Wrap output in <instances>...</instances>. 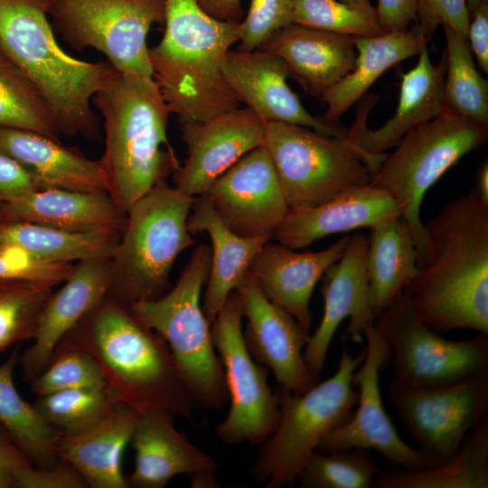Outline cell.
<instances>
[{
  "label": "cell",
  "instance_id": "obj_1",
  "mask_svg": "<svg viewBox=\"0 0 488 488\" xmlns=\"http://www.w3.org/2000/svg\"><path fill=\"white\" fill-rule=\"evenodd\" d=\"M424 228L428 255L405 288L415 313L437 333H488V202L474 189Z\"/></svg>",
  "mask_w": 488,
  "mask_h": 488
},
{
  "label": "cell",
  "instance_id": "obj_2",
  "mask_svg": "<svg viewBox=\"0 0 488 488\" xmlns=\"http://www.w3.org/2000/svg\"><path fill=\"white\" fill-rule=\"evenodd\" d=\"M58 345L92 355L100 366L105 389L119 404L139 414L157 410L190 418L197 407L164 339L108 296Z\"/></svg>",
  "mask_w": 488,
  "mask_h": 488
},
{
  "label": "cell",
  "instance_id": "obj_3",
  "mask_svg": "<svg viewBox=\"0 0 488 488\" xmlns=\"http://www.w3.org/2000/svg\"><path fill=\"white\" fill-rule=\"evenodd\" d=\"M104 121L99 162L108 192L127 213L180 166L167 137L169 109L151 76L114 68L92 98Z\"/></svg>",
  "mask_w": 488,
  "mask_h": 488
},
{
  "label": "cell",
  "instance_id": "obj_4",
  "mask_svg": "<svg viewBox=\"0 0 488 488\" xmlns=\"http://www.w3.org/2000/svg\"><path fill=\"white\" fill-rule=\"evenodd\" d=\"M240 23L214 19L194 0L166 1L164 35L148 57L152 78L180 121H203L239 108L222 67L239 41Z\"/></svg>",
  "mask_w": 488,
  "mask_h": 488
},
{
  "label": "cell",
  "instance_id": "obj_5",
  "mask_svg": "<svg viewBox=\"0 0 488 488\" xmlns=\"http://www.w3.org/2000/svg\"><path fill=\"white\" fill-rule=\"evenodd\" d=\"M47 11L48 0H0V48L37 87L61 135L100 141L91 102L113 67L64 52Z\"/></svg>",
  "mask_w": 488,
  "mask_h": 488
},
{
  "label": "cell",
  "instance_id": "obj_6",
  "mask_svg": "<svg viewBox=\"0 0 488 488\" xmlns=\"http://www.w3.org/2000/svg\"><path fill=\"white\" fill-rule=\"evenodd\" d=\"M193 200L164 182L130 207L111 258L108 296L128 307L156 299L172 287L174 261L196 243L187 227Z\"/></svg>",
  "mask_w": 488,
  "mask_h": 488
},
{
  "label": "cell",
  "instance_id": "obj_7",
  "mask_svg": "<svg viewBox=\"0 0 488 488\" xmlns=\"http://www.w3.org/2000/svg\"><path fill=\"white\" fill-rule=\"evenodd\" d=\"M211 247L198 245L175 285L162 296L128 306L142 324L167 343L197 407L220 409L229 402L223 367L213 344L201 293L211 266Z\"/></svg>",
  "mask_w": 488,
  "mask_h": 488
},
{
  "label": "cell",
  "instance_id": "obj_8",
  "mask_svg": "<svg viewBox=\"0 0 488 488\" xmlns=\"http://www.w3.org/2000/svg\"><path fill=\"white\" fill-rule=\"evenodd\" d=\"M365 356L343 349L336 371L301 394L278 389L279 415L251 467L255 480L267 488L292 484L321 442L352 415L358 401L352 377Z\"/></svg>",
  "mask_w": 488,
  "mask_h": 488
},
{
  "label": "cell",
  "instance_id": "obj_9",
  "mask_svg": "<svg viewBox=\"0 0 488 488\" xmlns=\"http://www.w3.org/2000/svg\"><path fill=\"white\" fill-rule=\"evenodd\" d=\"M487 139L488 126L442 112L408 133L371 174L370 184L387 192L400 207L416 244L418 267L428 255L420 215L425 194L447 170Z\"/></svg>",
  "mask_w": 488,
  "mask_h": 488
},
{
  "label": "cell",
  "instance_id": "obj_10",
  "mask_svg": "<svg viewBox=\"0 0 488 488\" xmlns=\"http://www.w3.org/2000/svg\"><path fill=\"white\" fill-rule=\"evenodd\" d=\"M262 145L290 209L310 208L370 184L374 168L346 137L284 122H267Z\"/></svg>",
  "mask_w": 488,
  "mask_h": 488
},
{
  "label": "cell",
  "instance_id": "obj_11",
  "mask_svg": "<svg viewBox=\"0 0 488 488\" xmlns=\"http://www.w3.org/2000/svg\"><path fill=\"white\" fill-rule=\"evenodd\" d=\"M167 0H48V15L73 49L92 48L124 74L152 77L146 39Z\"/></svg>",
  "mask_w": 488,
  "mask_h": 488
},
{
  "label": "cell",
  "instance_id": "obj_12",
  "mask_svg": "<svg viewBox=\"0 0 488 488\" xmlns=\"http://www.w3.org/2000/svg\"><path fill=\"white\" fill-rule=\"evenodd\" d=\"M390 348L391 381L435 388L465 379L488 367V333L448 340L415 313L406 290L374 322Z\"/></svg>",
  "mask_w": 488,
  "mask_h": 488
},
{
  "label": "cell",
  "instance_id": "obj_13",
  "mask_svg": "<svg viewBox=\"0 0 488 488\" xmlns=\"http://www.w3.org/2000/svg\"><path fill=\"white\" fill-rule=\"evenodd\" d=\"M243 318L240 299L233 291L211 324L230 402L228 414L217 425L215 434L226 445H261L277 427L279 399L268 384L267 369L246 347Z\"/></svg>",
  "mask_w": 488,
  "mask_h": 488
},
{
  "label": "cell",
  "instance_id": "obj_14",
  "mask_svg": "<svg viewBox=\"0 0 488 488\" xmlns=\"http://www.w3.org/2000/svg\"><path fill=\"white\" fill-rule=\"evenodd\" d=\"M388 400L427 468L452 457L488 412V367L459 381L417 388L390 381Z\"/></svg>",
  "mask_w": 488,
  "mask_h": 488
},
{
  "label": "cell",
  "instance_id": "obj_15",
  "mask_svg": "<svg viewBox=\"0 0 488 488\" xmlns=\"http://www.w3.org/2000/svg\"><path fill=\"white\" fill-rule=\"evenodd\" d=\"M365 356L354 371L352 382L357 387L358 401L352 417L333 430L317 451L333 452L353 448L375 450L386 461L404 470L427 468L418 449L399 436L388 415L381 398L380 372L390 361V348L374 325L364 330Z\"/></svg>",
  "mask_w": 488,
  "mask_h": 488
},
{
  "label": "cell",
  "instance_id": "obj_16",
  "mask_svg": "<svg viewBox=\"0 0 488 488\" xmlns=\"http://www.w3.org/2000/svg\"><path fill=\"white\" fill-rule=\"evenodd\" d=\"M203 195L221 221L245 238L272 239L290 209L273 161L263 145L243 155Z\"/></svg>",
  "mask_w": 488,
  "mask_h": 488
},
{
  "label": "cell",
  "instance_id": "obj_17",
  "mask_svg": "<svg viewBox=\"0 0 488 488\" xmlns=\"http://www.w3.org/2000/svg\"><path fill=\"white\" fill-rule=\"evenodd\" d=\"M266 123L249 108H237L203 121H180L186 158L173 174L174 187L196 197L238 160L262 145Z\"/></svg>",
  "mask_w": 488,
  "mask_h": 488
},
{
  "label": "cell",
  "instance_id": "obj_18",
  "mask_svg": "<svg viewBox=\"0 0 488 488\" xmlns=\"http://www.w3.org/2000/svg\"><path fill=\"white\" fill-rule=\"evenodd\" d=\"M235 291L247 319L243 338L251 357L272 371L279 389L301 394L316 384L303 357L310 332L268 300L248 274Z\"/></svg>",
  "mask_w": 488,
  "mask_h": 488
},
{
  "label": "cell",
  "instance_id": "obj_19",
  "mask_svg": "<svg viewBox=\"0 0 488 488\" xmlns=\"http://www.w3.org/2000/svg\"><path fill=\"white\" fill-rule=\"evenodd\" d=\"M368 244L369 235L365 233L351 236L340 259L321 278L323 316L303 352L305 362L317 380L331 342L342 322L349 318L346 333L357 343L364 341L365 328L375 322L366 273Z\"/></svg>",
  "mask_w": 488,
  "mask_h": 488
},
{
  "label": "cell",
  "instance_id": "obj_20",
  "mask_svg": "<svg viewBox=\"0 0 488 488\" xmlns=\"http://www.w3.org/2000/svg\"><path fill=\"white\" fill-rule=\"evenodd\" d=\"M446 70V51L435 65L427 48L424 49L418 54L417 64L401 76L394 115L375 130L367 127V118L378 97L371 94L362 100L346 138L370 159L375 170L387 150L394 148L408 133L443 112Z\"/></svg>",
  "mask_w": 488,
  "mask_h": 488
},
{
  "label": "cell",
  "instance_id": "obj_21",
  "mask_svg": "<svg viewBox=\"0 0 488 488\" xmlns=\"http://www.w3.org/2000/svg\"><path fill=\"white\" fill-rule=\"evenodd\" d=\"M224 77L238 97L256 116L267 122L304 126L324 135L346 137L348 127L313 116L287 83L284 61L264 50H230L222 67Z\"/></svg>",
  "mask_w": 488,
  "mask_h": 488
},
{
  "label": "cell",
  "instance_id": "obj_22",
  "mask_svg": "<svg viewBox=\"0 0 488 488\" xmlns=\"http://www.w3.org/2000/svg\"><path fill=\"white\" fill-rule=\"evenodd\" d=\"M110 276L111 258L80 260L61 288L52 291L38 318L33 343L19 354L25 380L46 367L61 340L108 296Z\"/></svg>",
  "mask_w": 488,
  "mask_h": 488
},
{
  "label": "cell",
  "instance_id": "obj_23",
  "mask_svg": "<svg viewBox=\"0 0 488 488\" xmlns=\"http://www.w3.org/2000/svg\"><path fill=\"white\" fill-rule=\"evenodd\" d=\"M349 239L350 236H343L324 249L309 252H298L270 239L258 250L247 274L268 300L310 332L313 291L326 270L340 259Z\"/></svg>",
  "mask_w": 488,
  "mask_h": 488
},
{
  "label": "cell",
  "instance_id": "obj_24",
  "mask_svg": "<svg viewBox=\"0 0 488 488\" xmlns=\"http://www.w3.org/2000/svg\"><path fill=\"white\" fill-rule=\"evenodd\" d=\"M400 216V207L387 192L368 184L314 207L289 209L272 239L301 249L329 235L372 229Z\"/></svg>",
  "mask_w": 488,
  "mask_h": 488
},
{
  "label": "cell",
  "instance_id": "obj_25",
  "mask_svg": "<svg viewBox=\"0 0 488 488\" xmlns=\"http://www.w3.org/2000/svg\"><path fill=\"white\" fill-rule=\"evenodd\" d=\"M0 220L32 222L72 233L122 236L127 213L107 191L46 189L0 204Z\"/></svg>",
  "mask_w": 488,
  "mask_h": 488
},
{
  "label": "cell",
  "instance_id": "obj_26",
  "mask_svg": "<svg viewBox=\"0 0 488 488\" xmlns=\"http://www.w3.org/2000/svg\"><path fill=\"white\" fill-rule=\"evenodd\" d=\"M174 418L157 410L139 415L130 440L135 467L127 477L128 487L164 488L178 474L218 469L215 458L175 428Z\"/></svg>",
  "mask_w": 488,
  "mask_h": 488
},
{
  "label": "cell",
  "instance_id": "obj_27",
  "mask_svg": "<svg viewBox=\"0 0 488 488\" xmlns=\"http://www.w3.org/2000/svg\"><path fill=\"white\" fill-rule=\"evenodd\" d=\"M354 38L293 23L272 35L260 50L280 58L290 77L320 99L353 69Z\"/></svg>",
  "mask_w": 488,
  "mask_h": 488
},
{
  "label": "cell",
  "instance_id": "obj_28",
  "mask_svg": "<svg viewBox=\"0 0 488 488\" xmlns=\"http://www.w3.org/2000/svg\"><path fill=\"white\" fill-rule=\"evenodd\" d=\"M0 151L30 173L39 190L108 192L107 175L99 160H91L59 140L25 129L0 127Z\"/></svg>",
  "mask_w": 488,
  "mask_h": 488
},
{
  "label": "cell",
  "instance_id": "obj_29",
  "mask_svg": "<svg viewBox=\"0 0 488 488\" xmlns=\"http://www.w3.org/2000/svg\"><path fill=\"white\" fill-rule=\"evenodd\" d=\"M134 408L119 404L89 429L61 434L60 460L69 463L92 488H127L122 456L139 418Z\"/></svg>",
  "mask_w": 488,
  "mask_h": 488
},
{
  "label": "cell",
  "instance_id": "obj_30",
  "mask_svg": "<svg viewBox=\"0 0 488 488\" xmlns=\"http://www.w3.org/2000/svg\"><path fill=\"white\" fill-rule=\"evenodd\" d=\"M187 227L192 235L207 233L211 244L202 303L203 313L211 325L230 295L247 275L258 250L271 239L237 235L221 221L205 195L194 197Z\"/></svg>",
  "mask_w": 488,
  "mask_h": 488
},
{
  "label": "cell",
  "instance_id": "obj_31",
  "mask_svg": "<svg viewBox=\"0 0 488 488\" xmlns=\"http://www.w3.org/2000/svg\"><path fill=\"white\" fill-rule=\"evenodd\" d=\"M428 39L418 25L405 31L355 37L357 54L353 69L320 98L326 104L324 117L339 122L386 70L427 48Z\"/></svg>",
  "mask_w": 488,
  "mask_h": 488
},
{
  "label": "cell",
  "instance_id": "obj_32",
  "mask_svg": "<svg viewBox=\"0 0 488 488\" xmlns=\"http://www.w3.org/2000/svg\"><path fill=\"white\" fill-rule=\"evenodd\" d=\"M370 230L366 273L369 300L376 319L414 279L418 256L403 216Z\"/></svg>",
  "mask_w": 488,
  "mask_h": 488
},
{
  "label": "cell",
  "instance_id": "obj_33",
  "mask_svg": "<svg viewBox=\"0 0 488 488\" xmlns=\"http://www.w3.org/2000/svg\"><path fill=\"white\" fill-rule=\"evenodd\" d=\"M372 487L487 488L488 418L468 433L460 448L447 461L417 471L381 470Z\"/></svg>",
  "mask_w": 488,
  "mask_h": 488
},
{
  "label": "cell",
  "instance_id": "obj_34",
  "mask_svg": "<svg viewBox=\"0 0 488 488\" xmlns=\"http://www.w3.org/2000/svg\"><path fill=\"white\" fill-rule=\"evenodd\" d=\"M19 348L0 363V423L10 440L38 468H52L60 461L61 432L48 423L34 405L25 401L14 383Z\"/></svg>",
  "mask_w": 488,
  "mask_h": 488
},
{
  "label": "cell",
  "instance_id": "obj_35",
  "mask_svg": "<svg viewBox=\"0 0 488 488\" xmlns=\"http://www.w3.org/2000/svg\"><path fill=\"white\" fill-rule=\"evenodd\" d=\"M120 238L104 233H72L32 222L0 220V249H18L48 262L111 258Z\"/></svg>",
  "mask_w": 488,
  "mask_h": 488
},
{
  "label": "cell",
  "instance_id": "obj_36",
  "mask_svg": "<svg viewBox=\"0 0 488 488\" xmlns=\"http://www.w3.org/2000/svg\"><path fill=\"white\" fill-rule=\"evenodd\" d=\"M442 27L446 43L443 112L488 126L487 79L477 70L467 39Z\"/></svg>",
  "mask_w": 488,
  "mask_h": 488
},
{
  "label": "cell",
  "instance_id": "obj_37",
  "mask_svg": "<svg viewBox=\"0 0 488 488\" xmlns=\"http://www.w3.org/2000/svg\"><path fill=\"white\" fill-rule=\"evenodd\" d=\"M0 127L25 129L55 140L61 135L37 87L1 48Z\"/></svg>",
  "mask_w": 488,
  "mask_h": 488
},
{
  "label": "cell",
  "instance_id": "obj_38",
  "mask_svg": "<svg viewBox=\"0 0 488 488\" xmlns=\"http://www.w3.org/2000/svg\"><path fill=\"white\" fill-rule=\"evenodd\" d=\"M33 405L61 433L73 434L95 426L119 403L105 388H80L39 396Z\"/></svg>",
  "mask_w": 488,
  "mask_h": 488
},
{
  "label": "cell",
  "instance_id": "obj_39",
  "mask_svg": "<svg viewBox=\"0 0 488 488\" xmlns=\"http://www.w3.org/2000/svg\"><path fill=\"white\" fill-rule=\"evenodd\" d=\"M53 287L32 280H0V352L33 338L38 318Z\"/></svg>",
  "mask_w": 488,
  "mask_h": 488
},
{
  "label": "cell",
  "instance_id": "obj_40",
  "mask_svg": "<svg viewBox=\"0 0 488 488\" xmlns=\"http://www.w3.org/2000/svg\"><path fill=\"white\" fill-rule=\"evenodd\" d=\"M380 471L368 450L314 451L296 480L302 488H371Z\"/></svg>",
  "mask_w": 488,
  "mask_h": 488
},
{
  "label": "cell",
  "instance_id": "obj_41",
  "mask_svg": "<svg viewBox=\"0 0 488 488\" xmlns=\"http://www.w3.org/2000/svg\"><path fill=\"white\" fill-rule=\"evenodd\" d=\"M293 23L352 37L383 33L376 15L340 0H292Z\"/></svg>",
  "mask_w": 488,
  "mask_h": 488
},
{
  "label": "cell",
  "instance_id": "obj_42",
  "mask_svg": "<svg viewBox=\"0 0 488 488\" xmlns=\"http://www.w3.org/2000/svg\"><path fill=\"white\" fill-rule=\"evenodd\" d=\"M37 397L80 388H105L100 366L84 350L58 345L46 367L31 381Z\"/></svg>",
  "mask_w": 488,
  "mask_h": 488
},
{
  "label": "cell",
  "instance_id": "obj_43",
  "mask_svg": "<svg viewBox=\"0 0 488 488\" xmlns=\"http://www.w3.org/2000/svg\"><path fill=\"white\" fill-rule=\"evenodd\" d=\"M291 23L292 0H249L248 13L240 23L237 50H259L272 35Z\"/></svg>",
  "mask_w": 488,
  "mask_h": 488
},
{
  "label": "cell",
  "instance_id": "obj_44",
  "mask_svg": "<svg viewBox=\"0 0 488 488\" xmlns=\"http://www.w3.org/2000/svg\"><path fill=\"white\" fill-rule=\"evenodd\" d=\"M74 267L39 260L14 249H0V280H32L55 286L68 279Z\"/></svg>",
  "mask_w": 488,
  "mask_h": 488
},
{
  "label": "cell",
  "instance_id": "obj_45",
  "mask_svg": "<svg viewBox=\"0 0 488 488\" xmlns=\"http://www.w3.org/2000/svg\"><path fill=\"white\" fill-rule=\"evenodd\" d=\"M417 25L430 38L446 25L467 39L470 14L466 0H418Z\"/></svg>",
  "mask_w": 488,
  "mask_h": 488
},
{
  "label": "cell",
  "instance_id": "obj_46",
  "mask_svg": "<svg viewBox=\"0 0 488 488\" xmlns=\"http://www.w3.org/2000/svg\"><path fill=\"white\" fill-rule=\"evenodd\" d=\"M34 465L0 432V488H30Z\"/></svg>",
  "mask_w": 488,
  "mask_h": 488
},
{
  "label": "cell",
  "instance_id": "obj_47",
  "mask_svg": "<svg viewBox=\"0 0 488 488\" xmlns=\"http://www.w3.org/2000/svg\"><path fill=\"white\" fill-rule=\"evenodd\" d=\"M39 190L33 176L16 160L0 151V204Z\"/></svg>",
  "mask_w": 488,
  "mask_h": 488
},
{
  "label": "cell",
  "instance_id": "obj_48",
  "mask_svg": "<svg viewBox=\"0 0 488 488\" xmlns=\"http://www.w3.org/2000/svg\"><path fill=\"white\" fill-rule=\"evenodd\" d=\"M467 41L479 67L488 72V0H474L468 6Z\"/></svg>",
  "mask_w": 488,
  "mask_h": 488
},
{
  "label": "cell",
  "instance_id": "obj_49",
  "mask_svg": "<svg viewBox=\"0 0 488 488\" xmlns=\"http://www.w3.org/2000/svg\"><path fill=\"white\" fill-rule=\"evenodd\" d=\"M418 0H377L376 14L384 33L405 31L417 19Z\"/></svg>",
  "mask_w": 488,
  "mask_h": 488
},
{
  "label": "cell",
  "instance_id": "obj_50",
  "mask_svg": "<svg viewBox=\"0 0 488 488\" xmlns=\"http://www.w3.org/2000/svg\"><path fill=\"white\" fill-rule=\"evenodd\" d=\"M207 14L220 21L241 22L244 11L241 0H194Z\"/></svg>",
  "mask_w": 488,
  "mask_h": 488
},
{
  "label": "cell",
  "instance_id": "obj_51",
  "mask_svg": "<svg viewBox=\"0 0 488 488\" xmlns=\"http://www.w3.org/2000/svg\"><path fill=\"white\" fill-rule=\"evenodd\" d=\"M215 471L202 470L192 474L191 486L193 488H217L221 487L214 475Z\"/></svg>",
  "mask_w": 488,
  "mask_h": 488
},
{
  "label": "cell",
  "instance_id": "obj_52",
  "mask_svg": "<svg viewBox=\"0 0 488 488\" xmlns=\"http://www.w3.org/2000/svg\"><path fill=\"white\" fill-rule=\"evenodd\" d=\"M479 195L488 202V164H483L477 174V187L475 188Z\"/></svg>",
  "mask_w": 488,
  "mask_h": 488
},
{
  "label": "cell",
  "instance_id": "obj_53",
  "mask_svg": "<svg viewBox=\"0 0 488 488\" xmlns=\"http://www.w3.org/2000/svg\"><path fill=\"white\" fill-rule=\"evenodd\" d=\"M343 3H346L352 6H354L367 14L376 15V9L372 5L371 0H340Z\"/></svg>",
  "mask_w": 488,
  "mask_h": 488
},
{
  "label": "cell",
  "instance_id": "obj_54",
  "mask_svg": "<svg viewBox=\"0 0 488 488\" xmlns=\"http://www.w3.org/2000/svg\"><path fill=\"white\" fill-rule=\"evenodd\" d=\"M0 432L6 434V432H5L4 427L2 426L1 423H0ZM6 435H7V434H6Z\"/></svg>",
  "mask_w": 488,
  "mask_h": 488
},
{
  "label": "cell",
  "instance_id": "obj_55",
  "mask_svg": "<svg viewBox=\"0 0 488 488\" xmlns=\"http://www.w3.org/2000/svg\"><path fill=\"white\" fill-rule=\"evenodd\" d=\"M467 1V6L471 5L474 0H466Z\"/></svg>",
  "mask_w": 488,
  "mask_h": 488
}]
</instances>
